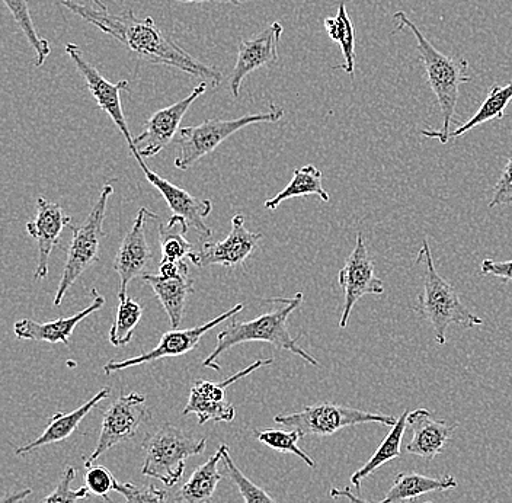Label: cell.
Listing matches in <instances>:
<instances>
[{
    "mask_svg": "<svg viewBox=\"0 0 512 503\" xmlns=\"http://www.w3.org/2000/svg\"><path fill=\"white\" fill-rule=\"evenodd\" d=\"M408 415L409 410H405V412L399 416L398 424L392 426V431L384 438V441L380 444V447L377 448L373 457H371L360 470L352 474L351 486H354L358 492H360L361 483H363L366 477L376 472V470L380 469L384 464L389 463V461L399 458L400 454H402V441L406 428H408Z\"/></svg>",
    "mask_w": 512,
    "mask_h": 503,
    "instance_id": "cell-26",
    "label": "cell"
},
{
    "mask_svg": "<svg viewBox=\"0 0 512 503\" xmlns=\"http://www.w3.org/2000/svg\"><path fill=\"white\" fill-rule=\"evenodd\" d=\"M85 483L88 489L96 496H101L105 501L112 503L110 492L117 486V479L110 469L105 466H92L89 467L88 472L85 474Z\"/></svg>",
    "mask_w": 512,
    "mask_h": 503,
    "instance_id": "cell-37",
    "label": "cell"
},
{
    "mask_svg": "<svg viewBox=\"0 0 512 503\" xmlns=\"http://www.w3.org/2000/svg\"><path fill=\"white\" fill-rule=\"evenodd\" d=\"M512 101V82L505 86L494 85L489 89L483 104L480 105L478 112L470 118L469 121L457 127L456 130L450 131V139L462 137L467 131L473 130L475 127L482 126L492 120H502L507 111L508 105Z\"/></svg>",
    "mask_w": 512,
    "mask_h": 503,
    "instance_id": "cell-28",
    "label": "cell"
},
{
    "mask_svg": "<svg viewBox=\"0 0 512 503\" xmlns=\"http://www.w3.org/2000/svg\"><path fill=\"white\" fill-rule=\"evenodd\" d=\"M64 50H66L69 59L75 64L79 75L85 80L86 88H88L92 98L95 99L98 107L101 108L105 114L110 115L115 126H117L118 130L123 134L130 152H137L134 137L131 136L130 130H128L126 115H124L123 105H121V92L128 91L130 82L126 79L120 80V82L117 83L108 82L95 66L86 62L82 50H80L79 46H76V44H66Z\"/></svg>",
    "mask_w": 512,
    "mask_h": 503,
    "instance_id": "cell-11",
    "label": "cell"
},
{
    "mask_svg": "<svg viewBox=\"0 0 512 503\" xmlns=\"http://www.w3.org/2000/svg\"><path fill=\"white\" fill-rule=\"evenodd\" d=\"M274 360L272 358H261L254 364L248 365L233 376L227 377L220 383L213 381L197 380L192 384L190 397H188L187 406L184 408L182 415H197L198 424L204 425L207 422H230L235 421L236 409L232 403L226 399V389L232 386L236 381L248 377L249 374L259 370V368L271 365Z\"/></svg>",
    "mask_w": 512,
    "mask_h": 503,
    "instance_id": "cell-10",
    "label": "cell"
},
{
    "mask_svg": "<svg viewBox=\"0 0 512 503\" xmlns=\"http://www.w3.org/2000/svg\"><path fill=\"white\" fill-rule=\"evenodd\" d=\"M188 224L181 217L172 216L166 224H160L159 243L162 261L182 262L190 259L194 249L188 242Z\"/></svg>",
    "mask_w": 512,
    "mask_h": 503,
    "instance_id": "cell-30",
    "label": "cell"
},
{
    "mask_svg": "<svg viewBox=\"0 0 512 503\" xmlns=\"http://www.w3.org/2000/svg\"><path fill=\"white\" fill-rule=\"evenodd\" d=\"M275 424L297 429L303 437L315 435V437H331L341 429L348 426L363 424H380L395 426L398 419L384 413L366 412L350 408V406L336 405V403H319V405L307 406L300 412L277 415Z\"/></svg>",
    "mask_w": 512,
    "mask_h": 503,
    "instance_id": "cell-8",
    "label": "cell"
},
{
    "mask_svg": "<svg viewBox=\"0 0 512 503\" xmlns=\"http://www.w3.org/2000/svg\"><path fill=\"white\" fill-rule=\"evenodd\" d=\"M415 264L422 265L424 268V275H422L424 287L418 296L415 310L431 323L438 345L447 344L448 326L459 325L462 328H475V326L482 325L483 320L464 306L456 288L438 274L434 261H432L428 240L422 242Z\"/></svg>",
    "mask_w": 512,
    "mask_h": 503,
    "instance_id": "cell-4",
    "label": "cell"
},
{
    "mask_svg": "<svg viewBox=\"0 0 512 503\" xmlns=\"http://www.w3.org/2000/svg\"><path fill=\"white\" fill-rule=\"evenodd\" d=\"M91 297V304L73 316L60 317V319L44 323L31 319L18 320L14 325L16 338L24 339V341L47 342L51 345H69V338L78 328L79 323L105 306L104 296L96 288H92Z\"/></svg>",
    "mask_w": 512,
    "mask_h": 503,
    "instance_id": "cell-20",
    "label": "cell"
},
{
    "mask_svg": "<svg viewBox=\"0 0 512 503\" xmlns=\"http://www.w3.org/2000/svg\"><path fill=\"white\" fill-rule=\"evenodd\" d=\"M303 299V293H297L293 299H283L284 306L280 309L264 313L256 319L248 320V322L233 320L229 326H226L217 335L216 348L203 361L204 367L211 368V370L219 373L222 367L217 364V358L222 357L224 352L229 351L233 346L248 344V342H267L275 348L284 349V351L303 358L313 367H319V361L297 345V341L302 338V335L291 338L287 328L288 317L303 303Z\"/></svg>",
    "mask_w": 512,
    "mask_h": 503,
    "instance_id": "cell-3",
    "label": "cell"
},
{
    "mask_svg": "<svg viewBox=\"0 0 512 503\" xmlns=\"http://www.w3.org/2000/svg\"><path fill=\"white\" fill-rule=\"evenodd\" d=\"M149 418V409L143 394L128 393L118 397L102 416L98 442L91 456L86 458V469L94 466L95 461L115 445L133 440Z\"/></svg>",
    "mask_w": 512,
    "mask_h": 503,
    "instance_id": "cell-9",
    "label": "cell"
},
{
    "mask_svg": "<svg viewBox=\"0 0 512 503\" xmlns=\"http://www.w3.org/2000/svg\"><path fill=\"white\" fill-rule=\"evenodd\" d=\"M133 156L142 168L149 184H152L162 194L163 200L171 208L172 216L181 217L188 224V227H192L200 235L213 236V230L204 221L213 211V203L210 200H204V198L194 197L185 189L176 187L168 179H163L158 173L150 171L149 166L146 165L139 153H134Z\"/></svg>",
    "mask_w": 512,
    "mask_h": 503,
    "instance_id": "cell-17",
    "label": "cell"
},
{
    "mask_svg": "<svg viewBox=\"0 0 512 503\" xmlns=\"http://www.w3.org/2000/svg\"><path fill=\"white\" fill-rule=\"evenodd\" d=\"M32 493L31 489H24L21 492L14 493V495H5L2 498V503H18L27 499Z\"/></svg>",
    "mask_w": 512,
    "mask_h": 503,
    "instance_id": "cell-42",
    "label": "cell"
},
{
    "mask_svg": "<svg viewBox=\"0 0 512 503\" xmlns=\"http://www.w3.org/2000/svg\"><path fill=\"white\" fill-rule=\"evenodd\" d=\"M459 482L451 474L441 477L424 476L418 473H399L393 480L392 486L387 490L383 501L379 503H396L412 501L421 495L431 492H444L457 488Z\"/></svg>",
    "mask_w": 512,
    "mask_h": 503,
    "instance_id": "cell-24",
    "label": "cell"
},
{
    "mask_svg": "<svg viewBox=\"0 0 512 503\" xmlns=\"http://www.w3.org/2000/svg\"><path fill=\"white\" fill-rule=\"evenodd\" d=\"M307 195H318L320 200L329 203V197L326 189L322 185V172L316 166L307 165L303 168L294 169L293 179L283 191L278 192L274 198L265 201V208L275 210L284 201L296 197H307Z\"/></svg>",
    "mask_w": 512,
    "mask_h": 503,
    "instance_id": "cell-27",
    "label": "cell"
},
{
    "mask_svg": "<svg viewBox=\"0 0 512 503\" xmlns=\"http://www.w3.org/2000/svg\"><path fill=\"white\" fill-rule=\"evenodd\" d=\"M261 237V233L249 232L245 226V217L242 214H236L226 239L220 242L208 240L201 246L200 251L192 253L190 261L198 268L211 267V265L238 267L255 252Z\"/></svg>",
    "mask_w": 512,
    "mask_h": 503,
    "instance_id": "cell-15",
    "label": "cell"
},
{
    "mask_svg": "<svg viewBox=\"0 0 512 503\" xmlns=\"http://www.w3.org/2000/svg\"><path fill=\"white\" fill-rule=\"evenodd\" d=\"M207 88L208 83L201 82L187 98L155 112L147 121L146 130L140 136L134 137L137 149L134 153H139L143 159L155 158L165 147H168L178 133L182 118L190 110L191 105L207 91Z\"/></svg>",
    "mask_w": 512,
    "mask_h": 503,
    "instance_id": "cell-16",
    "label": "cell"
},
{
    "mask_svg": "<svg viewBox=\"0 0 512 503\" xmlns=\"http://www.w3.org/2000/svg\"><path fill=\"white\" fill-rule=\"evenodd\" d=\"M243 307H245L243 304H236L235 307L227 310L223 315L217 316L216 319L210 320L204 325L195 326V328L172 329L171 332L163 333L159 344L152 351L124 361H110L107 365H104V373L110 376V374L117 373V371L127 370V368L137 367V365L147 364V362H155L168 357H182V355L188 354L192 349L197 348L201 338L206 333L213 331L220 323L239 315Z\"/></svg>",
    "mask_w": 512,
    "mask_h": 503,
    "instance_id": "cell-12",
    "label": "cell"
},
{
    "mask_svg": "<svg viewBox=\"0 0 512 503\" xmlns=\"http://www.w3.org/2000/svg\"><path fill=\"white\" fill-rule=\"evenodd\" d=\"M143 316V307L133 299L120 300L115 307L114 322L108 333L111 345L126 346L133 338L134 329L139 325Z\"/></svg>",
    "mask_w": 512,
    "mask_h": 503,
    "instance_id": "cell-32",
    "label": "cell"
},
{
    "mask_svg": "<svg viewBox=\"0 0 512 503\" xmlns=\"http://www.w3.org/2000/svg\"><path fill=\"white\" fill-rule=\"evenodd\" d=\"M112 194H114V187L111 184L104 185L86 220L80 226L72 227V242L67 249L66 264H64L62 278L54 297V306H60L67 291L82 277L83 272L98 262L99 248L105 237V211Z\"/></svg>",
    "mask_w": 512,
    "mask_h": 503,
    "instance_id": "cell-7",
    "label": "cell"
},
{
    "mask_svg": "<svg viewBox=\"0 0 512 503\" xmlns=\"http://www.w3.org/2000/svg\"><path fill=\"white\" fill-rule=\"evenodd\" d=\"M408 426L412 429V440L406 445V451L412 456L432 460L443 453L459 424H447L443 419L432 418L430 410L416 409L409 412Z\"/></svg>",
    "mask_w": 512,
    "mask_h": 503,
    "instance_id": "cell-21",
    "label": "cell"
},
{
    "mask_svg": "<svg viewBox=\"0 0 512 503\" xmlns=\"http://www.w3.org/2000/svg\"><path fill=\"white\" fill-rule=\"evenodd\" d=\"M158 214L152 213L146 207L137 211L133 226L128 230L115 256L114 269L120 278L118 300L127 299V287L134 278L147 274V268L152 264L153 253L147 243L146 221L156 219Z\"/></svg>",
    "mask_w": 512,
    "mask_h": 503,
    "instance_id": "cell-14",
    "label": "cell"
},
{
    "mask_svg": "<svg viewBox=\"0 0 512 503\" xmlns=\"http://www.w3.org/2000/svg\"><path fill=\"white\" fill-rule=\"evenodd\" d=\"M393 19L399 22V30L408 28L415 35L416 48H418L419 57L424 63L425 76H427L432 94L437 98L441 114H443L441 130H424L421 134L447 144L450 142V127L454 120L457 101H459L460 86L463 83L472 82V78L467 75L469 63L464 59L448 57L438 51L405 12H396Z\"/></svg>",
    "mask_w": 512,
    "mask_h": 503,
    "instance_id": "cell-2",
    "label": "cell"
},
{
    "mask_svg": "<svg viewBox=\"0 0 512 503\" xmlns=\"http://www.w3.org/2000/svg\"><path fill=\"white\" fill-rule=\"evenodd\" d=\"M76 2H79V0H76ZM89 3H94V5L99 6V8H107V6L104 5V3L101 2V0H88Z\"/></svg>",
    "mask_w": 512,
    "mask_h": 503,
    "instance_id": "cell-43",
    "label": "cell"
},
{
    "mask_svg": "<svg viewBox=\"0 0 512 503\" xmlns=\"http://www.w3.org/2000/svg\"><path fill=\"white\" fill-rule=\"evenodd\" d=\"M338 281L345 294L344 310L339 322V326L344 329L347 328L352 309L358 301L368 294L380 296L384 293V283L376 275L373 259L361 233H358L355 240L354 251L348 256L344 267L339 269Z\"/></svg>",
    "mask_w": 512,
    "mask_h": 503,
    "instance_id": "cell-13",
    "label": "cell"
},
{
    "mask_svg": "<svg viewBox=\"0 0 512 503\" xmlns=\"http://www.w3.org/2000/svg\"><path fill=\"white\" fill-rule=\"evenodd\" d=\"M222 450H217L214 456L208 458L206 463L194 470L190 479L179 489L178 499L181 503H208L213 499L217 486L223 480L219 463L222 461Z\"/></svg>",
    "mask_w": 512,
    "mask_h": 503,
    "instance_id": "cell-25",
    "label": "cell"
},
{
    "mask_svg": "<svg viewBox=\"0 0 512 503\" xmlns=\"http://www.w3.org/2000/svg\"><path fill=\"white\" fill-rule=\"evenodd\" d=\"M72 223V219L64 213L59 204L51 203L46 198L40 197L37 200V214L34 220L27 223V232L37 242L38 256L37 268L34 271V278L37 281L44 280L48 275V261L51 252L59 243L66 226Z\"/></svg>",
    "mask_w": 512,
    "mask_h": 503,
    "instance_id": "cell-19",
    "label": "cell"
},
{
    "mask_svg": "<svg viewBox=\"0 0 512 503\" xmlns=\"http://www.w3.org/2000/svg\"><path fill=\"white\" fill-rule=\"evenodd\" d=\"M256 440L272 448V450L278 451V453L294 454L299 458H302L304 463L309 467H316L315 461L310 456H307L302 448L297 445L300 438L303 435L300 434L297 429H291V431H281V429H265V431L254 432Z\"/></svg>",
    "mask_w": 512,
    "mask_h": 503,
    "instance_id": "cell-33",
    "label": "cell"
},
{
    "mask_svg": "<svg viewBox=\"0 0 512 503\" xmlns=\"http://www.w3.org/2000/svg\"><path fill=\"white\" fill-rule=\"evenodd\" d=\"M142 278L155 291L156 297L169 317L172 329H179L184 319L185 304L194 291V280L190 277V268L175 277H162V275L147 272Z\"/></svg>",
    "mask_w": 512,
    "mask_h": 503,
    "instance_id": "cell-22",
    "label": "cell"
},
{
    "mask_svg": "<svg viewBox=\"0 0 512 503\" xmlns=\"http://www.w3.org/2000/svg\"><path fill=\"white\" fill-rule=\"evenodd\" d=\"M110 394V387H104V389L99 390L92 399L83 403L80 408L67 413H54V415L51 416L50 422H48L47 428L44 429L43 434L35 438L30 444L19 447L18 450L15 451L16 456H25V454L32 453V451L38 450V448L44 447V445L56 444V442L67 440V438L79 428V425L82 424L86 415H88L95 406H98L102 400L110 397Z\"/></svg>",
    "mask_w": 512,
    "mask_h": 503,
    "instance_id": "cell-23",
    "label": "cell"
},
{
    "mask_svg": "<svg viewBox=\"0 0 512 503\" xmlns=\"http://www.w3.org/2000/svg\"><path fill=\"white\" fill-rule=\"evenodd\" d=\"M114 492L120 493L127 503H169L168 492L152 485L137 488L134 483H117Z\"/></svg>",
    "mask_w": 512,
    "mask_h": 503,
    "instance_id": "cell-36",
    "label": "cell"
},
{
    "mask_svg": "<svg viewBox=\"0 0 512 503\" xmlns=\"http://www.w3.org/2000/svg\"><path fill=\"white\" fill-rule=\"evenodd\" d=\"M498 205H512V158L508 160L507 166L498 179L489 207L495 208Z\"/></svg>",
    "mask_w": 512,
    "mask_h": 503,
    "instance_id": "cell-38",
    "label": "cell"
},
{
    "mask_svg": "<svg viewBox=\"0 0 512 503\" xmlns=\"http://www.w3.org/2000/svg\"><path fill=\"white\" fill-rule=\"evenodd\" d=\"M283 25L280 22H272L270 27L265 28L261 34L242 40L239 43L238 60L230 75L229 85L233 96L238 98L243 80L248 78L249 73L262 67H271L280 59L278 46H280Z\"/></svg>",
    "mask_w": 512,
    "mask_h": 503,
    "instance_id": "cell-18",
    "label": "cell"
},
{
    "mask_svg": "<svg viewBox=\"0 0 512 503\" xmlns=\"http://www.w3.org/2000/svg\"><path fill=\"white\" fill-rule=\"evenodd\" d=\"M206 448V438L192 437L172 424L162 425L144 438L142 474L172 488L184 476L188 458L201 456Z\"/></svg>",
    "mask_w": 512,
    "mask_h": 503,
    "instance_id": "cell-5",
    "label": "cell"
},
{
    "mask_svg": "<svg viewBox=\"0 0 512 503\" xmlns=\"http://www.w3.org/2000/svg\"><path fill=\"white\" fill-rule=\"evenodd\" d=\"M169 2L178 3H227V5L242 6L245 3L254 2V0H169Z\"/></svg>",
    "mask_w": 512,
    "mask_h": 503,
    "instance_id": "cell-41",
    "label": "cell"
},
{
    "mask_svg": "<svg viewBox=\"0 0 512 503\" xmlns=\"http://www.w3.org/2000/svg\"><path fill=\"white\" fill-rule=\"evenodd\" d=\"M3 3L11 12L12 18H14L18 27L24 32L32 50L35 51V66H43L51 53L50 43H48L46 38L40 37L37 34L27 0H3Z\"/></svg>",
    "mask_w": 512,
    "mask_h": 503,
    "instance_id": "cell-31",
    "label": "cell"
},
{
    "mask_svg": "<svg viewBox=\"0 0 512 503\" xmlns=\"http://www.w3.org/2000/svg\"><path fill=\"white\" fill-rule=\"evenodd\" d=\"M347 0L339 2L338 14L334 18L325 19V28L329 37L339 44L344 54V64L336 66L335 69H342L350 76L355 73V30L347 8Z\"/></svg>",
    "mask_w": 512,
    "mask_h": 503,
    "instance_id": "cell-29",
    "label": "cell"
},
{
    "mask_svg": "<svg viewBox=\"0 0 512 503\" xmlns=\"http://www.w3.org/2000/svg\"><path fill=\"white\" fill-rule=\"evenodd\" d=\"M480 272L483 275H489V277L512 281V261L498 262L494 261V259H485L480 264Z\"/></svg>",
    "mask_w": 512,
    "mask_h": 503,
    "instance_id": "cell-39",
    "label": "cell"
},
{
    "mask_svg": "<svg viewBox=\"0 0 512 503\" xmlns=\"http://www.w3.org/2000/svg\"><path fill=\"white\" fill-rule=\"evenodd\" d=\"M75 479V467L67 466L62 473V477H60V482L57 483L56 489L46 496L41 503H78L83 499H88L89 493H91L88 486L76 490L72 489V483Z\"/></svg>",
    "mask_w": 512,
    "mask_h": 503,
    "instance_id": "cell-35",
    "label": "cell"
},
{
    "mask_svg": "<svg viewBox=\"0 0 512 503\" xmlns=\"http://www.w3.org/2000/svg\"><path fill=\"white\" fill-rule=\"evenodd\" d=\"M220 450H222L223 454L222 461L224 467H226L230 479L238 486L240 495H242L245 503H277L270 493L265 492L264 489L255 485V483L252 482L251 479H248V477L243 474L242 470L236 466L235 461H233L232 456H230L229 447H227L226 444L220 445Z\"/></svg>",
    "mask_w": 512,
    "mask_h": 503,
    "instance_id": "cell-34",
    "label": "cell"
},
{
    "mask_svg": "<svg viewBox=\"0 0 512 503\" xmlns=\"http://www.w3.org/2000/svg\"><path fill=\"white\" fill-rule=\"evenodd\" d=\"M60 3L92 27L120 41L131 53L146 62L174 67L192 78L203 79V82L210 83L211 88H217L222 83V72L195 60L166 32L160 30L150 16L140 19L131 9L111 14L108 8H99L94 3L85 5L76 0H60Z\"/></svg>",
    "mask_w": 512,
    "mask_h": 503,
    "instance_id": "cell-1",
    "label": "cell"
},
{
    "mask_svg": "<svg viewBox=\"0 0 512 503\" xmlns=\"http://www.w3.org/2000/svg\"><path fill=\"white\" fill-rule=\"evenodd\" d=\"M284 117L283 108L271 104L268 112L243 115L235 120H207L198 126L184 127L179 130V155L175 159V168L187 171L198 160L213 153L217 147L252 124L278 123Z\"/></svg>",
    "mask_w": 512,
    "mask_h": 503,
    "instance_id": "cell-6",
    "label": "cell"
},
{
    "mask_svg": "<svg viewBox=\"0 0 512 503\" xmlns=\"http://www.w3.org/2000/svg\"><path fill=\"white\" fill-rule=\"evenodd\" d=\"M331 495L332 499H341L345 498L348 499V501H351L352 503H370L367 501H363V499L358 498V496H355L354 493L351 492V488H345V489H331ZM425 503H432V502H425Z\"/></svg>",
    "mask_w": 512,
    "mask_h": 503,
    "instance_id": "cell-40",
    "label": "cell"
}]
</instances>
